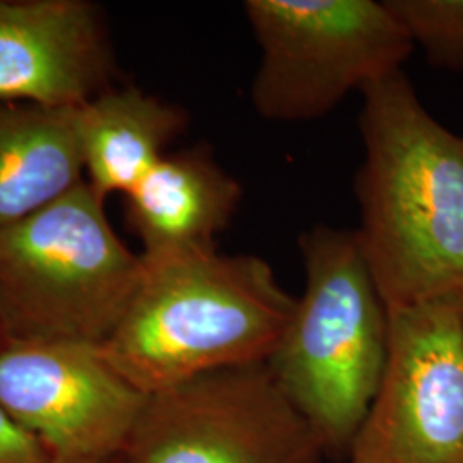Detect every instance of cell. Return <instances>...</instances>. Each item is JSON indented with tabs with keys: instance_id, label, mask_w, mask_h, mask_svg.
<instances>
[{
	"instance_id": "obj_12",
	"label": "cell",
	"mask_w": 463,
	"mask_h": 463,
	"mask_svg": "<svg viewBox=\"0 0 463 463\" xmlns=\"http://www.w3.org/2000/svg\"><path fill=\"white\" fill-rule=\"evenodd\" d=\"M76 109L0 103V231L83 183Z\"/></svg>"
},
{
	"instance_id": "obj_13",
	"label": "cell",
	"mask_w": 463,
	"mask_h": 463,
	"mask_svg": "<svg viewBox=\"0 0 463 463\" xmlns=\"http://www.w3.org/2000/svg\"><path fill=\"white\" fill-rule=\"evenodd\" d=\"M430 64L463 69V0H384Z\"/></svg>"
},
{
	"instance_id": "obj_17",
	"label": "cell",
	"mask_w": 463,
	"mask_h": 463,
	"mask_svg": "<svg viewBox=\"0 0 463 463\" xmlns=\"http://www.w3.org/2000/svg\"><path fill=\"white\" fill-rule=\"evenodd\" d=\"M0 344H2V336H0Z\"/></svg>"
},
{
	"instance_id": "obj_3",
	"label": "cell",
	"mask_w": 463,
	"mask_h": 463,
	"mask_svg": "<svg viewBox=\"0 0 463 463\" xmlns=\"http://www.w3.org/2000/svg\"><path fill=\"white\" fill-rule=\"evenodd\" d=\"M298 246L306 285L266 365L328 457H347L380 386L388 307L354 232L316 225Z\"/></svg>"
},
{
	"instance_id": "obj_7",
	"label": "cell",
	"mask_w": 463,
	"mask_h": 463,
	"mask_svg": "<svg viewBox=\"0 0 463 463\" xmlns=\"http://www.w3.org/2000/svg\"><path fill=\"white\" fill-rule=\"evenodd\" d=\"M345 463H463L458 300L388 307V355Z\"/></svg>"
},
{
	"instance_id": "obj_6",
	"label": "cell",
	"mask_w": 463,
	"mask_h": 463,
	"mask_svg": "<svg viewBox=\"0 0 463 463\" xmlns=\"http://www.w3.org/2000/svg\"><path fill=\"white\" fill-rule=\"evenodd\" d=\"M326 457L268 365L252 364L148 395L118 463H325Z\"/></svg>"
},
{
	"instance_id": "obj_9",
	"label": "cell",
	"mask_w": 463,
	"mask_h": 463,
	"mask_svg": "<svg viewBox=\"0 0 463 463\" xmlns=\"http://www.w3.org/2000/svg\"><path fill=\"white\" fill-rule=\"evenodd\" d=\"M109 47L83 0H0V103L80 107L101 93Z\"/></svg>"
},
{
	"instance_id": "obj_15",
	"label": "cell",
	"mask_w": 463,
	"mask_h": 463,
	"mask_svg": "<svg viewBox=\"0 0 463 463\" xmlns=\"http://www.w3.org/2000/svg\"><path fill=\"white\" fill-rule=\"evenodd\" d=\"M458 306H460V316H462V325H463V298L458 300Z\"/></svg>"
},
{
	"instance_id": "obj_14",
	"label": "cell",
	"mask_w": 463,
	"mask_h": 463,
	"mask_svg": "<svg viewBox=\"0 0 463 463\" xmlns=\"http://www.w3.org/2000/svg\"><path fill=\"white\" fill-rule=\"evenodd\" d=\"M0 463H55L43 443L0 405Z\"/></svg>"
},
{
	"instance_id": "obj_5",
	"label": "cell",
	"mask_w": 463,
	"mask_h": 463,
	"mask_svg": "<svg viewBox=\"0 0 463 463\" xmlns=\"http://www.w3.org/2000/svg\"><path fill=\"white\" fill-rule=\"evenodd\" d=\"M244 11L261 53L250 101L273 122L326 116L414 50L384 0H248Z\"/></svg>"
},
{
	"instance_id": "obj_8",
	"label": "cell",
	"mask_w": 463,
	"mask_h": 463,
	"mask_svg": "<svg viewBox=\"0 0 463 463\" xmlns=\"http://www.w3.org/2000/svg\"><path fill=\"white\" fill-rule=\"evenodd\" d=\"M146 398L97 345L0 344V405L55 463L118 460Z\"/></svg>"
},
{
	"instance_id": "obj_11",
	"label": "cell",
	"mask_w": 463,
	"mask_h": 463,
	"mask_svg": "<svg viewBox=\"0 0 463 463\" xmlns=\"http://www.w3.org/2000/svg\"><path fill=\"white\" fill-rule=\"evenodd\" d=\"M179 107L137 88L101 91L76 109V129L88 184L107 198L124 196L164 156L185 128Z\"/></svg>"
},
{
	"instance_id": "obj_16",
	"label": "cell",
	"mask_w": 463,
	"mask_h": 463,
	"mask_svg": "<svg viewBox=\"0 0 463 463\" xmlns=\"http://www.w3.org/2000/svg\"><path fill=\"white\" fill-rule=\"evenodd\" d=\"M109 463H118V460H114V462H109Z\"/></svg>"
},
{
	"instance_id": "obj_1",
	"label": "cell",
	"mask_w": 463,
	"mask_h": 463,
	"mask_svg": "<svg viewBox=\"0 0 463 463\" xmlns=\"http://www.w3.org/2000/svg\"><path fill=\"white\" fill-rule=\"evenodd\" d=\"M354 232L386 307L463 298V137L400 71L363 93Z\"/></svg>"
},
{
	"instance_id": "obj_2",
	"label": "cell",
	"mask_w": 463,
	"mask_h": 463,
	"mask_svg": "<svg viewBox=\"0 0 463 463\" xmlns=\"http://www.w3.org/2000/svg\"><path fill=\"white\" fill-rule=\"evenodd\" d=\"M116 330L99 345L145 395L208 373L266 364L296 306L268 261L216 249L145 261Z\"/></svg>"
},
{
	"instance_id": "obj_4",
	"label": "cell",
	"mask_w": 463,
	"mask_h": 463,
	"mask_svg": "<svg viewBox=\"0 0 463 463\" xmlns=\"http://www.w3.org/2000/svg\"><path fill=\"white\" fill-rule=\"evenodd\" d=\"M88 184L0 231L2 344L99 347L116 330L145 263L112 229Z\"/></svg>"
},
{
	"instance_id": "obj_10",
	"label": "cell",
	"mask_w": 463,
	"mask_h": 463,
	"mask_svg": "<svg viewBox=\"0 0 463 463\" xmlns=\"http://www.w3.org/2000/svg\"><path fill=\"white\" fill-rule=\"evenodd\" d=\"M242 199V187L204 151L165 155L126 194V222L145 261L216 249Z\"/></svg>"
}]
</instances>
